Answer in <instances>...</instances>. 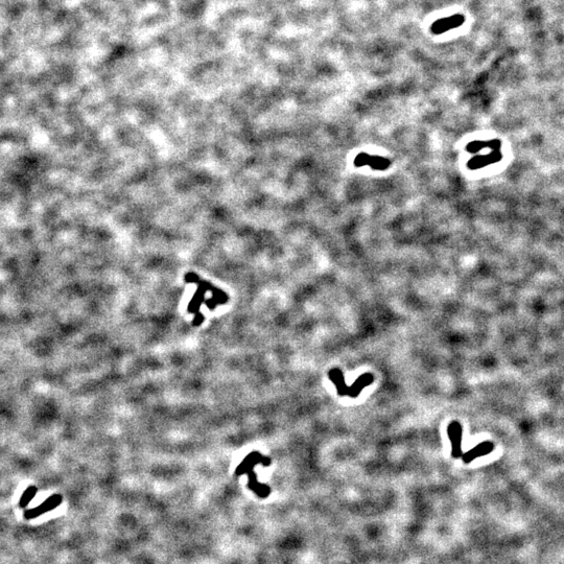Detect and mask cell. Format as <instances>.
<instances>
[{"mask_svg":"<svg viewBox=\"0 0 564 564\" xmlns=\"http://www.w3.org/2000/svg\"><path fill=\"white\" fill-rule=\"evenodd\" d=\"M63 502V498L62 495L60 494H54L49 497L48 499L45 500V502H43L41 505L37 506L36 508H32L29 510H26L24 512V518L25 519H33V518H37L47 512L53 511L54 509H56L57 507H59Z\"/></svg>","mask_w":564,"mask_h":564,"instance_id":"6da1fadb","label":"cell"},{"mask_svg":"<svg viewBox=\"0 0 564 564\" xmlns=\"http://www.w3.org/2000/svg\"><path fill=\"white\" fill-rule=\"evenodd\" d=\"M447 435L452 442L453 457H462V426L457 421L452 422L447 427Z\"/></svg>","mask_w":564,"mask_h":564,"instance_id":"7a4b0ae2","label":"cell"},{"mask_svg":"<svg viewBox=\"0 0 564 564\" xmlns=\"http://www.w3.org/2000/svg\"><path fill=\"white\" fill-rule=\"evenodd\" d=\"M493 448L494 445L491 442H482L481 444H478V445H476L466 454L462 455V459L464 461V463L468 464L472 462V461L475 460L476 458H480L490 454L493 450Z\"/></svg>","mask_w":564,"mask_h":564,"instance_id":"3957f363","label":"cell"},{"mask_svg":"<svg viewBox=\"0 0 564 564\" xmlns=\"http://www.w3.org/2000/svg\"><path fill=\"white\" fill-rule=\"evenodd\" d=\"M463 22H464V17L462 15L453 16V17H450V18L441 19V20L437 21L436 23H434L433 31L436 32V33H440L442 31H446L450 28L460 26Z\"/></svg>","mask_w":564,"mask_h":564,"instance_id":"277c9868","label":"cell"},{"mask_svg":"<svg viewBox=\"0 0 564 564\" xmlns=\"http://www.w3.org/2000/svg\"><path fill=\"white\" fill-rule=\"evenodd\" d=\"M372 383H373L372 374H364L363 376H361V378H358L351 387H349L347 396L357 397L358 395H360V393L362 392V390L365 387L371 385Z\"/></svg>","mask_w":564,"mask_h":564,"instance_id":"5b68a950","label":"cell"},{"mask_svg":"<svg viewBox=\"0 0 564 564\" xmlns=\"http://www.w3.org/2000/svg\"><path fill=\"white\" fill-rule=\"evenodd\" d=\"M343 376H344L343 373H342L341 370H339L336 368L329 371V379L334 384V386L336 387L339 395L346 396L348 394L349 387L346 386Z\"/></svg>","mask_w":564,"mask_h":564,"instance_id":"8992f818","label":"cell"},{"mask_svg":"<svg viewBox=\"0 0 564 564\" xmlns=\"http://www.w3.org/2000/svg\"><path fill=\"white\" fill-rule=\"evenodd\" d=\"M389 161L384 159V158H374L371 156H367L365 154H362V155L357 156L356 160H355V165L360 166V165H365V164H371L374 168H379V169H386L389 165Z\"/></svg>","mask_w":564,"mask_h":564,"instance_id":"52a82bcc","label":"cell"},{"mask_svg":"<svg viewBox=\"0 0 564 564\" xmlns=\"http://www.w3.org/2000/svg\"><path fill=\"white\" fill-rule=\"evenodd\" d=\"M37 492H38L37 487H35V486H29V487L23 492L22 497H21V499H20V502H19V506H20L21 508L27 507L28 504L30 503V501L36 497Z\"/></svg>","mask_w":564,"mask_h":564,"instance_id":"ba28073f","label":"cell"}]
</instances>
